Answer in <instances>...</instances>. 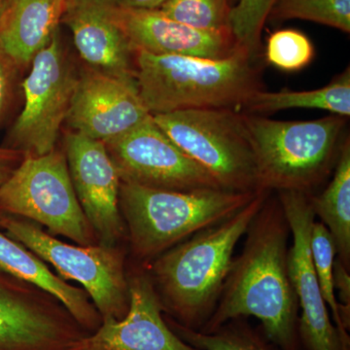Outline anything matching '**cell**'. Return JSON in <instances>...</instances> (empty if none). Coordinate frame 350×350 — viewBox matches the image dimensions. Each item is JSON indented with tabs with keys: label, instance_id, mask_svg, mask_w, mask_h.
<instances>
[{
	"label": "cell",
	"instance_id": "cell-1",
	"mask_svg": "<svg viewBox=\"0 0 350 350\" xmlns=\"http://www.w3.org/2000/svg\"><path fill=\"white\" fill-rule=\"evenodd\" d=\"M271 193L246 231L215 310L200 329L211 333L230 320L256 317L271 342L282 350H303L298 298L288 269L289 224L278 195Z\"/></svg>",
	"mask_w": 350,
	"mask_h": 350
},
{
	"label": "cell",
	"instance_id": "cell-2",
	"mask_svg": "<svg viewBox=\"0 0 350 350\" xmlns=\"http://www.w3.org/2000/svg\"><path fill=\"white\" fill-rule=\"evenodd\" d=\"M261 190L231 217L198 232L148 262L163 312L180 325L200 331L213 314L231 269L237 244L261 209Z\"/></svg>",
	"mask_w": 350,
	"mask_h": 350
},
{
	"label": "cell",
	"instance_id": "cell-3",
	"mask_svg": "<svg viewBox=\"0 0 350 350\" xmlns=\"http://www.w3.org/2000/svg\"><path fill=\"white\" fill-rule=\"evenodd\" d=\"M135 68L138 93L152 115L238 110L265 90L262 56L243 47L220 59L135 51Z\"/></svg>",
	"mask_w": 350,
	"mask_h": 350
},
{
	"label": "cell",
	"instance_id": "cell-4",
	"mask_svg": "<svg viewBox=\"0 0 350 350\" xmlns=\"http://www.w3.org/2000/svg\"><path fill=\"white\" fill-rule=\"evenodd\" d=\"M260 191L161 190L121 182L120 211L133 256L148 264L198 232L231 217Z\"/></svg>",
	"mask_w": 350,
	"mask_h": 350
},
{
	"label": "cell",
	"instance_id": "cell-5",
	"mask_svg": "<svg viewBox=\"0 0 350 350\" xmlns=\"http://www.w3.org/2000/svg\"><path fill=\"white\" fill-rule=\"evenodd\" d=\"M261 190L312 195L335 169L347 117L278 121L243 113Z\"/></svg>",
	"mask_w": 350,
	"mask_h": 350
},
{
	"label": "cell",
	"instance_id": "cell-6",
	"mask_svg": "<svg viewBox=\"0 0 350 350\" xmlns=\"http://www.w3.org/2000/svg\"><path fill=\"white\" fill-rule=\"evenodd\" d=\"M152 116L167 137L213 175L221 187L236 192L261 190L243 113L187 109Z\"/></svg>",
	"mask_w": 350,
	"mask_h": 350
},
{
	"label": "cell",
	"instance_id": "cell-7",
	"mask_svg": "<svg viewBox=\"0 0 350 350\" xmlns=\"http://www.w3.org/2000/svg\"><path fill=\"white\" fill-rule=\"evenodd\" d=\"M0 211L47 228L78 245H94L96 232L76 197L68 162L57 149L42 156H24L0 186Z\"/></svg>",
	"mask_w": 350,
	"mask_h": 350
},
{
	"label": "cell",
	"instance_id": "cell-8",
	"mask_svg": "<svg viewBox=\"0 0 350 350\" xmlns=\"http://www.w3.org/2000/svg\"><path fill=\"white\" fill-rule=\"evenodd\" d=\"M5 234L48 262L66 280H75L93 301L101 319H125L130 306L124 254L116 246L71 245L44 232L38 224L0 211Z\"/></svg>",
	"mask_w": 350,
	"mask_h": 350
},
{
	"label": "cell",
	"instance_id": "cell-9",
	"mask_svg": "<svg viewBox=\"0 0 350 350\" xmlns=\"http://www.w3.org/2000/svg\"><path fill=\"white\" fill-rule=\"evenodd\" d=\"M77 80L57 31L32 59L31 71L22 83L25 105L11 129L5 148L24 156H42L55 150Z\"/></svg>",
	"mask_w": 350,
	"mask_h": 350
},
{
	"label": "cell",
	"instance_id": "cell-10",
	"mask_svg": "<svg viewBox=\"0 0 350 350\" xmlns=\"http://www.w3.org/2000/svg\"><path fill=\"white\" fill-rule=\"evenodd\" d=\"M105 145L124 183L172 191L223 189L167 137L152 115Z\"/></svg>",
	"mask_w": 350,
	"mask_h": 350
},
{
	"label": "cell",
	"instance_id": "cell-11",
	"mask_svg": "<svg viewBox=\"0 0 350 350\" xmlns=\"http://www.w3.org/2000/svg\"><path fill=\"white\" fill-rule=\"evenodd\" d=\"M292 236L288 269L299 310V337L305 350H344L329 313L313 265L310 231L315 221L310 195L296 191L276 192Z\"/></svg>",
	"mask_w": 350,
	"mask_h": 350
},
{
	"label": "cell",
	"instance_id": "cell-12",
	"mask_svg": "<svg viewBox=\"0 0 350 350\" xmlns=\"http://www.w3.org/2000/svg\"><path fill=\"white\" fill-rule=\"evenodd\" d=\"M76 197L100 244L116 246L125 234L120 211V177L100 140L71 131L64 139Z\"/></svg>",
	"mask_w": 350,
	"mask_h": 350
},
{
	"label": "cell",
	"instance_id": "cell-13",
	"mask_svg": "<svg viewBox=\"0 0 350 350\" xmlns=\"http://www.w3.org/2000/svg\"><path fill=\"white\" fill-rule=\"evenodd\" d=\"M151 115L135 79L90 68L78 76L66 121L75 133L105 144L137 128Z\"/></svg>",
	"mask_w": 350,
	"mask_h": 350
},
{
	"label": "cell",
	"instance_id": "cell-14",
	"mask_svg": "<svg viewBox=\"0 0 350 350\" xmlns=\"http://www.w3.org/2000/svg\"><path fill=\"white\" fill-rule=\"evenodd\" d=\"M128 280L130 306L125 319H103L98 330L71 350H200L167 325L147 271H137Z\"/></svg>",
	"mask_w": 350,
	"mask_h": 350
},
{
	"label": "cell",
	"instance_id": "cell-15",
	"mask_svg": "<svg viewBox=\"0 0 350 350\" xmlns=\"http://www.w3.org/2000/svg\"><path fill=\"white\" fill-rule=\"evenodd\" d=\"M113 15L133 51L220 59L243 48L231 29L200 31L170 19L159 9L130 8L118 0Z\"/></svg>",
	"mask_w": 350,
	"mask_h": 350
},
{
	"label": "cell",
	"instance_id": "cell-16",
	"mask_svg": "<svg viewBox=\"0 0 350 350\" xmlns=\"http://www.w3.org/2000/svg\"><path fill=\"white\" fill-rule=\"evenodd\" d=\"M118 0H66L62 23L90 68L135 79V51L113 15Z\"/></svg>",
	"mask_w": 350,
	"mask_h": 350
},
{
	"label": "cell",
	"instance_id": "cell-17",
	"mask_svg": "<svg viewBox=\"0 0 350 350\" xmlns=\"http://www.w3.org/2000/svg\"><path fill=\"white\" fill-rule=\"evenodd\" d=\"M66 0H10L0 18V50L17 69L31 64L61 23Z\"/></svg>",
	"mask_w": 350,
	"mask_h": 350
},
{
	"label": "cell",
	"instance_id": "cell-18",
	"mask_svg": "<svg viewBox=\"0 0 350 350\" xmlns=\"http://www.w3.org/2000/svg\"><path fill=\"white\" fill-rule=\"evenodd\" d=\"M0 271L40 288L57 299L82 328L94 333L103 323L100 312L85 290L72 286L23 244L0 232Z\"/></svg>",
	"mask_w": 350,
	"mask_h": 350
},
{
	"label": "cell",
	"instance_id": "cell-19",
	"mask_svg": "<svg viewBox=\"0 0 350 350\" xmlns=\"http://www.w3.org/2000/svg\"><path fill=\"white\" fill-rule=\"evenodd\" d=\"M333 178L321 194L310 195L314 216L325 225L336 245V258L350 271V140L340 147Z\"/></svg>",
	"mask_w": 350,
	"mask_h": 350
},
{
	"label": "cell",
	"instance_id": "cell-20",
	"mask_svg": "<svg viewBox=\"0 0 350 350\" xmlns=\"http://www.w3.org/2000/svg\"><path fill=\"white\" fill-rule=\"evenodd\" d=\"M305 108L326 110L338 116H350V70L345 69L330 84L310 91H260L244 105L248 114L261 115Z\"/></svg>",
	"mask_w": 350,
	"mask_h": 350
},
{
	"label": "cell",
	"instance_id": "cell-21",
	"mask_svg": "<svg viewBox=\"0 0 350 350\" xmlns=\"http://www.w3.org/2000/svg\"><path fill=\"white\" fill-rule=\"evenodd\" d=\"M165 321L182 340L200 350H282L246 317L230 320L211 333L186 328L172 319Z\"/></svg>",
	"mask_w": 350,
	"mask_h": 350
},
{
	"label": "cell",
	"instance_id": "cell-22",
	"mask_svg": "<svg viewBox=\"0 0 350 350\" xmlns=\"http://www.w3.org/2000/svg\"><path fill=\"white\" fill-rule=\"evenodd\" d=\"M305 20L350 32V0H276L268 22Z\"/></svg>",
	"mask_w": 350,
	"mask_h": 350
},
{
	"label": "cell",
	"instance_id": "cell-23",
	"mask_svg": "<svg viewBox=\"0 0 350 350\" xmlns=\"http://www.w3.org/2000/svg\"><path fill=\"white\" fill-rule=\"evenodd\" d=\"M310 250L313 265L322 297L327 306L331 310V319L337 329L338 337L342 342V349L350 350V337L340 322L338 314V303L336 298L333 284V264L335 260L336 245L330 232L323 223L314 221L310 231Z\"/></svg>",
	"mask_w": 350,
	"mask_h": 350
},
{
	"label": "cell",
	"instance_id": "cell-24",
	"mask_svg": "<svg viewBox=\"0 0 350 350\" xmlns=\"http://www.w3.org/2000/svg\"><path fill=\"white\" fill-rule=\"evenodd\" d=\"M230 0H167L159 8L170 19L204 31L230 29Z\"/></svg>",
	"mask_w": 350,
	"mask_h": 350
},
{
	"label": "cell",
	"instance_id": "cell-25",
	"mask_svg": "<svg viewBox=\"0 0 350 350\" xmlns=\"http://www.w3.org/2000/svg\"><path fill=\"white\" fill-rule=\"evenodd\" d=\"M265 59L280 70L293 72L312 63L314 47L305 33L293 29L273 32L267 40Z\"/></svg>",
	"mask_w": 350,
	"mask_h": 350
},
{
	"label": "cell",
	"instance_id": "cell-26",
	"mask_svg": "<svg viewBox=\"0 0 350 350\" xmlns=\"http://www.w3.org/2000/svg\"><path fill=\"white\" fill-rule=\"evenodd\" d=\"M276 0H239L232 6L229 25L241 47L261 57L262 33Z\"/></svg>",
	"mask_w": 350,
	"mask_h": 350
},
{
	"label": "cell",
	"instance_id": "cell-27",
	"mask_svg": "<svg viewBox=\"0 0 350 350\" xmlns=\"http://www.w3.org/2000/svg\"><path fill=\"white\" fill-rule=\"evenodd\" d=\"M350 271L335 258L333 264L334 289L338 291V314L345 330L350 329Z\"/></svg>",
	"mask_w": 350,
	"mask_h": 350
},
{
	"label": "cell",
	"instance_id": "cell-28",
	"mask_svg": "<svg viewBox=\"0 0 350 350\" xmlns=\"http://www.w3.org/2000/svg\"><path fill=\"white\" fill-rule=\"evenodd\" d=\"M17 70L12 62L0 50V120L10 103L14 77Z\"/></svg>",
	"mask_w": 350,
	"mask_h": 350
},
{
	"label": "cell",
	"instance_id": "cell-29",
	"mask_svg": "<svg viewBox=\"0 0 350 350\" xmlns=\"http://www.w3.org/2000/svg\"><path fill=\"white\" fill-rule=\"evenodd\" d=\"M16 278L0 271V347L7 312L15 292Z\"/></svg>",
	"mask_w": 350,
	"mask_h": 350
},
{
	"label": "cell",
	"instance_id": "cell-30",
	"mask_svg": "<svg viewBox=\"0 0 350 350\" xmlns=\"http://www.w3.org/2000/svg\"><path fill=\"white\" fill-rule=\"evenodd\" d=\"M167 0H119L123 6L138 9H159Z\"/></svg>",
	"mask_w": 350,
	"mask_h": 350
},
{
	"label": "cell",
	"instance_id": "cell-31",
	"mask_svg": "<svg viewBox=\"0 0 350 350\" xmlns=\"http://www.w3.org/2000/svg\"><path fill=\"white\" fill-rule=\"evenodd\" d=\"M24 155L20 151L14 149L0 147V160L10 161V162H19Z\"/></svg>",
	"mask_w": 350,
	"mask_h": 350
},
{
	"label": "cell",
	"instance_id": "cell-32",
	"mask_svg": "<svg viewBox=\"0 0 350 350\" xmlns=\"http://www.w3.org/2000/svg\"><path fill=\"white\" fill-rule=\"evenodd\" d=\"M16 162H10V161L0 160V186L6 181V179L12 174L14 163Z\"/></svg>",
	"mask_w": 350,
	"mask_h": 350
},
{
	"label": "cell",
	"instance_id": "cell-33",
	"mask_svg": "<svg viewBox=\"0 0 350 350\" xmlns=\"http://www.w3.org/2000/svg\"><path fill=\"white\" fill-rule=\"evenodd\" d=\"M9 1H10V0H0V18H1L2 14H3L4 10H5Z\"/></svg>",
	"mask_w": 350,
	"mask_h": 350
}]
</instances>
